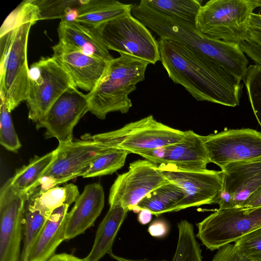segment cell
Listing matches in <instances>:
<instances>
[{
    "mask_svg": "<svg viewBox=\"0 0 261 261\" xmlns=\"http://www.w3.org/2000/svg\"><path fill=\"white\" fill-rule=\"evenodd\" d=\"M158 42L160 61L169 77L197 101L230 107L240 105L241 80L179 42L165 38Z\"/></svg>",
    "mask_w": 261,
    "mask_h": 261,
    "instance_id": "1",
    "label": "cell"
},
{
    "mask_svg": "<svg viewBox=\"0 0 261 261\" xmlns=\"http://www.w3.org/2000/svg\"><path fill=\"white\" fill-rule=\"evenodd\" d=\"M38 12L32 0L24 1L1 28L0 98L9 112L27 97L28 41L31 27L39 20Z\"/></svg>",
    "mask_w": 261,
    "mask_h": 261,
    "instance_id": "2",
    "label": "cell"
},
{
    "mask_svg": "<svg viewBox=\"0 0 261 261\" xmlns=\"http://www.w3.org/2000/svg\"><path fill=\"white\" fill-rule=\"evenodd\" d=\"M132 15L160 38L179 42L243 80L248 60L240 44L211 38L186 21L153 10L140 3L133 4Z\"/></svg>",
    "mask_w": 261,
    "mask_h": 261,
    "instance_id": "3",
    "label": "cell"
},
{
    "mask_svg": "<svg viewBox=\"0 0 261 261\" xmlns=\"http://www.w3.org/2000/svg\"><path fill=\"white\" fill-rule=\"evenodd\" d=\"M148 64L122 54L111 61L96 87L86 94L89 111L101 120L111 112L127 113L132 107L129 95L145 79Z\"/></svg>",
    "mask_w": 261,
    "mask_h": 261,
    "instance_id": "4",
    "label": "cell"
},
{
    "mask_svg": "<svg viewBox=\"0 0 261 261\" xmlns=\"http://www.w3.org/2000/svg\"><path fill=\"white\" fill-rule=\"evenodd\" d=\"M256 7L257 0H211L200 7L195 27L211 38L240 44L248 39Z\"/></svg>",
    "mask_w": 261,
    "mask_h": 261,
    "instance_id": "5",
    "label": "cell"
},
{
    "mask_svg": "<svg viewBox=\"0 0 261 261\" xmlns=\"http://www.w3.org/2000/svg\"><path fill=\"white\" fill-rule=\"evenodd\" d=\"M185 135L186 131L169 126L149 115L115 130L94 135L86 134L81 139L135 154L179 142Z\"/></svg>",
    "mask_w": 261,
    "mask_h": 261,
    "instance_id": "6",
    "label": "cell"
},
{
    "mask_svg": "<svg viewBox=\"0 0 261 261\" xmlns=\"http://www.w3.org/2000/svg\"><path fill=\"white\" fill-rule=\"evenodd\" d=\"M95 28L109 50L132 56L149 64L160 61L158 41L132 12Z\"/></svg>",
    "mask_w": 261,
    "mask_h": 261,
    "instance_id": "7",
    "label": "cell"
},
{
    "mask_svg": "<svg viewBox=\"0 0 261 261\" xmlns=\"http://www.w3.org/2000/svg\"><path fill=\"white\" fill-rule=\"evenodd\" d=\"M197 238L211 251L261 227V206L218 209L196 224Z\"/></svg>",
    "mask_w": 261,
    "mask_h": 261,
    "instance_id": "8",
    "label": "cell"
},
{
    "mask_svg": "<svg viewBox=\"0 0 261 261\" xmlns=\"http://www.w3.org/2000/svg\"><path fill=\"white\" fill-rule=\"evenodd\" d=\"M72 86L70 76L53 57L34 63L29 68L25 100L29 118L36 124L40 122L56 100Z\"/></svg>",
    "mask_w": 261,
    "mask_h": 261,
    "instance_id": "9",
    "label": "cell"
},
{
    "mask_svg": "<svg viewBox=\"0 0 261 261\" xmlns=\"http://www.w3.org/2000/svg\"><path fill=\"white\" fill-rule=\"evenodd\" d=\"M112 148L83 139L59 144L55 149L54 161L31 192H43L74 177L82 176L95 159Z\"/></svg>",
    "mask_w": 261,
    "mask_h": 261,
    "instance_id": "10",
    "label": "cell"
},
{
    "mask_svg": "<svg viewBox=\"0 0 261 261\" xmlns=\"http://www.w3.org/2000/svg\"><path fill=\"white\" fill-rule=\"evenodd\" d=\"M159 169L170 182L179 187L184 192L183 198L171 212L218 203L222 188V171L185 170L171 165H160Z\"/></svg>",
    "mask_w": 261,
    "mask_h": 261,
    "instance_id": "11",
    "label": "cell"
},
{
    "mask_svg": "<svg viewBox=\"0 0 261 261\" xmlns=\"http://www.w3.org/2000/svg\"><path fill=\"white\" fill-rule=\"evenodd\" d=\"M169 182L158 164L146 159L136 161L115 179L110 191L109 204L133 211L151 192Z\"/></svg>",
    "mask_w": 261,
    "mask_h": 261,
    "instance_id": "12",
    "label": "cell"
},
{
    "mask_svg": "<svg viewBox=\"0 0 261 261\" xmlns=\"http://www.w3.org/2000/svg\"><path fill=\"white\" fill-rule=\"evenodd\" d=\"M210 163L221 169L229 163L261 158V132L232 129L203 136Z\"/></svg>",
    "mask_w": 261,
    "mask_h": 261,
    "instance_id": "13",
    "label": "cell"
},
{
    "mask_svg": "<svg viewBox=\"0 0 261 261\" xmlns=\"http://www.w3.org/2000/svg\"><path fill=\"white\" fill-rule=\"evenodd\" d=\"M88 111L87 95L72 86L56 100L36 127L45 128L46 138H55L59 144L68 143L73 140L74 126Z\"/></svg>",
    "mask_w": 261,
    "mask_h": 261,
    "instance_id": "14",
    "label": "cell"
},
{
    "mask_svg": "<svg viewBox=\"0 0 261 261\" xmlns=\"http://www.w3.org/2000/svg\"><path fill=\"white\" fill-rule=\"evenodd\" d=\"M221 171L219 209L241 207L250 197L261 191V158L230 163Z\"/></svg>",
    "mask_w": 261,
    "mask_h": 261,
    "instance_id": "15",
    "label": "cell"
},
{
    "mask_svg": "<svg viewBox=\"0 0 261 261\" xmlns=\"http://www.w3.org/2000/svg\"><path fill=\"white\" fill-rule=\"evenodd\" d=\"M25 195L7 181L0 191V261H19Z\"/></svg>",
    "mask_w": 261,
    "mask_h": 261,
    "instance_id": "16",
    "label": "cell"
},
{
    "mask_svg": "<svg viewBox=\"0 0 261 261\" xmlns=\"http://www.w3.org/2000/svg\"><path fill=\"white\" fill-rule=\"evenodd\" d=\"M135 154L158 165H171L185 170H205L210 163L203 136L192 130L186 131L179 142Z\"/></svg>",
    "mask_w": 261,
    "mask_h": 261,
    "instance_id": "17",
    "label": "cell"
},
{
    "mask_svg": "<svg viewBox=\"0 0 261 261\" xmlns=\"http://www.w3.org/2000/svg\"><path fill=\"white\" fill-rule=\"evenodd\" d=\"M53 57L77 88L92 91L105 74L109 62L86 55L59 43L53 47Z\"/></svg>",
    "mask_w": 261,
    "mask_h": 261,
    "instance_id": "18",
    "label": "cell"
},
{
    "mask_svg": "<svg viewBox=\"0 0 261 261\" xmlns=\"http://www.w3.org/2000/svg\"><path fill=\"white\" fill-rule=\"evenodd\" d=\"M66 217L65 240L83 233L100 215L105 203L104 192L97 183L87 185Z\"/></svg>",
    "mask_w": 261,
    "mask_h": 261,
    "instance_id": "19",
    "label": "cell"
},
{
    "mask_svg": "<svg viewBox=\"0 0 261 261\" xmlns=\"http://www.w3.org/2000/svg\"><path fill=\"white\" fill-rule=\"evenodd\" d=\"M59 43L105 61L114 58L95 28L75 21L61 20L58 28Z\"/></svg>",
    "mask_w": 261,
    "mask_h": 261,
    "instance_id": "20",
    "label": "cell"
},
{
    "mask_svg": "<svg viewBox=\"0 0 261 261\" xmlns=\"http://www.w3.org/2000/svg\"><path fill=\"white\" fill-rule=\"evenodd\" d=\"M70 205L55 210L32 245L25 261H48L65 240L66 217Z\"/></svg>",
    "mask_w": 261,
    "mask_h": 261,
    "instance_id": "21",
    "label": "cell"
},
{
    "mask_svg": "<svg viewBox=\"0 0 261 261\" xmlns=\"http://www.w3.org/2000/svg\"><path fill=\"white\" fill-rule=\"evenodd\" d=\"M110 206L108 213L97 228L91 250L83 258L85 261H99L112 251L114 240L128 211L119 205Z\"/></svg>",
    "mask_w": 261,
    "mask_h": 261,
    "instance_id": "22",
    "label": "cell"
},
{
    "mask_svg": "<svg viewBox=\"0 0 261 261\" xmlns=\"http://www.w3.org/2000/svg\"><path fill=\"white\" fill-rule=\"evenodd\" d=\"M133 4L115 0L83 1L76 11L75 21L96 28L100 24L132 12Z\"/></svg>",
    "mask_w": 261,
    "mask_h": 261,
    "instance_id": "23",
    "label": "cell"
},
{
    "mask_svg": "<svg viewBox=\"0 0 261 261\" xmlns=\"http://www.w3.org/2000/svg\"><path fill=\"white\" fill-rule=\"evenodd\" d=\"M80 195L77 186L69 184L25 196L33 209L48 218L55 210L65 204H71Z\"/></svg>",
    "mask_w": 261,
    "mask_h": 261,
    "instance_id": "24",
    "label": "cell"
},
{
    "mask_svg": "<svg viewBox=\"0 0 261 261\" xmlns=\"http://www.w3.org/2000/svg\"><path fill=\"white\" fill-rule=\"evenodd\" d=\"M55 156L54 150L43 156H35L7 181L16 191L27 195L34 189Z\"/></svg>",
    "mask_w": 261,
    "mask_h": 261,
    "instance_id": "25",
    "label": "cell"
},
{
    "mask_svg": "<svg viewBox=\"0 0 261 261\" xmlns=\"http://www.w3.org/2000/svg\"><path fill=\"white\" fill-rule=\"evenodd\" d=\"M182 190L177 185L169 182L156 189L146 196L133 211L139 213L141 209L150 211L152 215L171 212L174 206L184 197Z\"/></svg>",
    "mask_w": 261,
    "mask_h": 261,
    "instance_id": "26",
    "label": "cell"
},
{
    "mask_svg": "<svg viewBox=\"0 0 261 261\" xmlns=\"http://www.w3.org/2000/svg\"><path fill=\"white\" fill-rule=\"evenodd\" d=\"M201 3L199 0H142L139 3L195 25Z\"/></svg>",
    "mask_w": 261,
    "mask_h": 261,
    "instance_id": "27",
    "label": "cell"
},
{
    "mask_svg": "<svg viewBox=\"0 0 261 261\" xmlns=\"http://www.w3.org/2000/svg\"><path fill=\"white\" fill-rule=\"evenodd\" d=\"M178 238L171 261H203L202 249L193 224L186 220L177 223Z\"/></svg>",
    "mask_w": 261,
    "mask_h": 261,
    "instance_id": "28",
    "label": "cell"
},
{
    "mask_svg": "<svg viewBox=\"0 0 261 261\" xmlns=\"http://www.w3.org/2000/svg\"><path fill=\"white\" fill-rule=\"evenodd\" d=\"M23 246L20 260L25 261L30 249L45 225L47 218L31 206L25 196L23 207Z\"/></svg>",
    "mask_w": 261,
    "mask_h": 261,
    "instance_id": "29",
    "label": "cell"
},
{
    "mask_svg": "<svg viewBox=\"0 0 261 261\" xmlns=\"http://www.w3.org/2000/svg\"><path fill=\"white\" fill-rule=\"evenodd\" d=\"M129 153L126 150L112 147L95 159L82 176L88 178L111 174L124 165Z\"/></svg>",
    "mask_w": 261,
    "mask_h": 261,
    "instance_id": "30",
    "label": "cell"
},
{
    "mask_svg": "<svg viewBox=\"0 0 261 261\" xmlns=\"http://www.w3.org/2000/svg\"><path fill=\"white\" fill-rule=\"evenodd\" d=\"M37 7L39 20L60 18L63 20L71 11L77 9L83 1L32 0Z\"/></svg>",
    "mask_w": 261,
    "mask_h": 261,
    "instance_id": "31",
    "label": "cell"
},
{
    "mask_svg": "<svg viewBox=\"0 0 261 261\" xmlns=\"http://www.w3.org/2000/svg\"><path fill=\"white\" fill-rule=\"evenodd\" d=\"M243 81L252 109L261 127V65H249Z\"/></svg>",
    "mask_w": 261,
    "mask_h": 261,
    "instance_id": "32",
    "label": "cell"
},
{
    "mask_svg": "<svg viewBox=\"0 0 261 261\" xmlns=\"http://www.w3.org/2000/svg\"><path fill=\"white\" fill-rule=\"evenodd\" d=\"M10 113L5 102L1 99L0 143L7 150L16 152L21 143L14 129Z\"/></svg>",
    "mask_w": 261,
    "mask_h": 261,
    "instance_id": "33",
    "label": "cell"
},
{
    "mask_svg": "<svg viewBox=\"0 0 261 261\" xmlns=\"http://www.w3.org/2000/svg\"><path fill=\"white\" fill-rule=\"evenodd\" d=\"M244 256L251 261H261V227L241 237L234 243Z\"/></svg>",
    "mask_w": 261,
    "mask_h": 261,
    "instance_id": "34",
    "label": "cell"
},
{
    "mask_svg": "<svg viewBox=\"0 0 261 261\" xmlns=\"http://www.w3.org/2000/svg\"><path fill=\"white\" fill-rule=\"evenodd\" d=\"M211 261H251L240 254L234 244H227L218 249Z\"/></svg>",
    "mask_w": 261,
    "mask_h": 261,
    "instance_id": "35",
    "label": "cell"
},
{
    "mask_svg": "<svg viewBox=\"0 0 261 261\" xmlns=\"http://www.w3.org/2000/svg\"><path fill=\"white\" fill-rule=\"evenodd\" d=\"M170 228V224L166 220L157 219L150 224L147 231L153 237L163 238L169 233Z\"/></svg>",
    "mask_w": 261,
    "mask_h": 261,
    "instance_id": "36",
    "label": "cell"
},
{
    "mask_svg": "<svg viewBox=\"0 0 261 261\" xmlns=\"http://www.w3.org/2000/svg\"><path fill=\"white\" fill-rule=\"evenodd\" d=\"M261 206V191L250 197L242 205L241 208H249Z\"/></svg>",
    "mask_w": 261,
    "mask_h": 261,
    "instance_id": "37",
    "label": "cell"
},
{
    "mask_svg": "<svg viewBox=\"0 0 261 261\" xmlns=\"http://www.w3.org/2000/svg\"><path fill=\"white\" fill-rule=\"evenodd\" d=\"M48 261H85L72 254L66 253L55 254Z\"/></svg>",
    "mask_w": 261,
    "mask_h": 261,
    "instance_id": "38",
    "label": "cell"
},
{
    "mask_svg": "<svg viewBox=\"0 0 261 261\" xmlns=\"http://www.w3.org/2000/svg\"><path fill=\"white\" fill-rule=\"evenodd\" d=\"M152 214L147 209H141L138 216V220L142 225L148 224L152 219Z\"/></svg>",
    "mask_w": 261,
    "mask_h": 261,
    "instance_id": "39",
    "label": "cell"
},
{
    "mask_svg": "<svg viewBox=\"0 0 261 261\" xmlns=\"http://www.w3.org/2000/svg\"><path fill=\"white\" fill-rule=\"evenodd\" d=\"M261 47V32L251 30L249 33L248 39Z\"/></svg>",
    "mask_w": 261,
    "mask_h": 261,
    "instance_id": "40",
    "label": "cell"
},
{
    "mask_svg": "<svg viewBox=\"0 0 261 261\" xmlns=\"http://www.w3.org/2000/svg\"><path fill=\"white\" fill-rule=\"evenodd\" d=\"M109 254L112 258H113L116 261H169L166 259H162V260H150V259H132L127 258L115 255L112 252V251L109 253Z\"/></svg>",
    "mask_w": 261,
    "mask_h": 261,
    "instance_id": "41",
    "label": "cell"
},
{
    "mask_svg": "<svg viewBox=\"0 0 261 261\" xmlns=\"http://www.w3.org/2000/svg\"><path fill=\"white\" fill-rule=\"evenodd\" d=\"M257 7H261V0H257Z\"/></svg>",
    "mask_w": 261,
    "mask_h": 261,
    "instance_id": "42",
    "label": "cell"
},
{
    "mask_svg": "<svg viewBox=\"0 0 261 261\" xmlns=\"http://www.w3.org/2000/svg\"><path fill=\"white\" fill-rule=\"evenodd\" d=\"M19 261H20V259L19 260Z\"/></svg>",
    "mask_w": 261,
    "mask_h": 261,
    "instance_id": "43",
    "label": "cell"
}]
</instances>
